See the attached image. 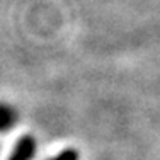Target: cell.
Returning <instances> with one entry per match:
<instances>
[{
	"instance_id": "6da1fadb",
	"label": "cell",
	"mask_w": 160,
	"mask_h": 160,
	"mask_svg": "<svg viewBox=\"0 0 160 160\" xmlns=\"http://www.w3.org/2000/svg\"><path fill=\"white\" fill-rule=\"evenodd\" d=\"M34 152H36V142H34V138L32 136H22L17 142L9 160H32Z\"/></svg>"
},
{
	"instance_id": "7a4b0ae2",
	"label": "cell",
	"mask_w": 160,
	"mask_h": 160,
	"mask_svg": "<svg viewBox=\"0 0 160 160\" xmlns=\"http://www.w3.org/2000/svg\"><path fill=\"white\" fill-rule=\"evenodd\" d=\"M14 123H16V112L9 106L0 104V131H7Z\"/></svg>"
},
{
	"instance_id": "3957f363",
	"label": "cell",
	"mask_w": 160,
	"mask_h": 160,
	"mask_svg": "<svg viewBox=\"0 0 160 160\" xmlns=\"http://www.w3.org/2000/svg\"><path fill=\"white\" fill-rule=\"evenodd\" d=\"M49 160H78V153L75 150H63L58 157L49 158Z\"/></svg>"
}]
</instances>
